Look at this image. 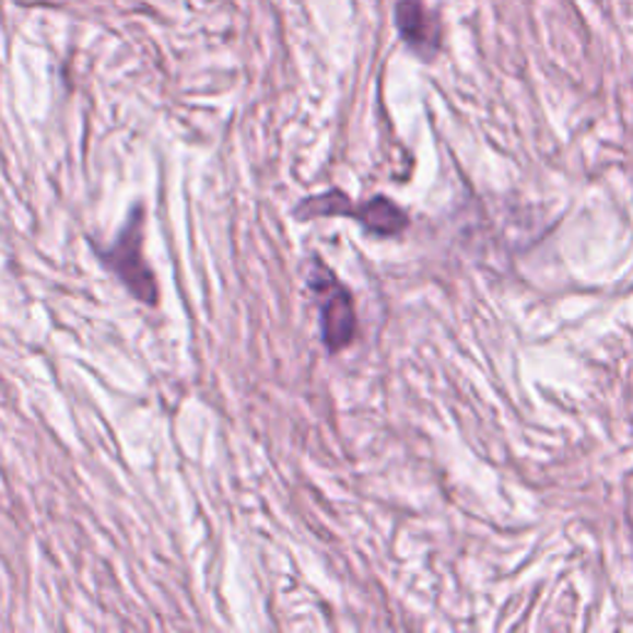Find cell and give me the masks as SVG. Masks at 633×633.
I'll return each instance as SVG.
<instances>
[{
  "instance_id": "2",
  "label": "cell",
  "mask_w": 633,
  "mask_h": 633,
  "mask_svg": "<svg viewBox=\"0 0 633 633\" xmlns=\"http://www.w3.org/2000/svg\"><path fill=\"white\" fill-rule=\"evenodd\" d=\"M107 262L119 272L121 280L127 282V288L134 292L139 300L154 305L156 302L154 278H151L146 262L141 260V219H134L131 225H127V231L121 233L115 250L109 253Z\"/></svg>"
},
{
  "instance_id": "1",
  "label": "cell",
  "mask_w": 633,
  "mask_h": 633,
  "mask_svg": "<svg viewBox=\"0 0 633 633\" xmlns=\"http://www.w3.org/2000/svg\"><path fill=\"white\" fill-rule=\"evenodd\" d=\"M312 288L317 292L319 309H323V337L325 344L339 352L352 342L356 329V315L352 305V295L344 285H339L335 276L325 270L319 262H312Z\"/></svg>"
},
{
  "instance_id": "4",
  "label": "cell",
  "mask_w": 633,
  "mask_h": 633,
  "mask_svg": "<svg viewBox=\"0 0 633 633\" xmlns=\"http://www.w3.org/2000/svg\"><path fill=\"white\" fill-rule=\"evenodd\" d=\"M359 221H362L366 228H372L376 233H384V235H391V233H399L403 231L406 225V215L401 208H396L391 201H386V198H374L372 203H366L362 208V213H359Z\"/></svg>"
},
{
  "instance_id": "3",
  "label": "cell",
  "mask_w": 633,
  "mask_h": 633,
  "mask_svg": "<svg viewBox=\"0 0 633 633\" xmlns=\"http://www.w3.org/2000/svg\"><path fill=\"white\" fill-rule=\"evenodd\" d=\"M396 23H399L401 37L415 52L433 55L438 50L436 17L419 0H401L399 8H396Z\"/></svg>"
}]
</instances>
